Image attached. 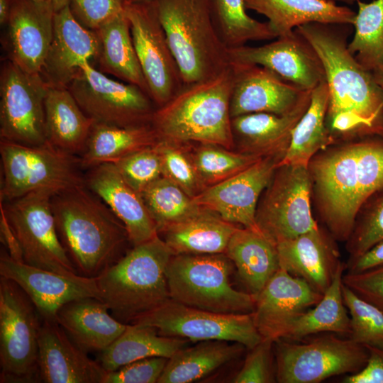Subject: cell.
Returning a JSON list of instances; mask_svg holds the SVG:
<instances>
[{"mask_svg":"<svg viewBox=\"0 0 383 383\" xmlns=\"http://www.w3.org/2000/svg\"><path fill=\"white\" fill-rule=\"evenodd\" d=\"M350 26L309 23L295 28L322 62L329 95L326 125L335 141L383 137V91L349 51Z\"/></svg>","mask_w":383,"mask_h":383,"instance_id":"6da1fadb","label":"cell"},{"mask_svg":"<svg viewBox=\"0 0 383 383\" xmlns=\"http://www.w3.org/2000/svg\"><path fill=\"white\" fill-rule=\"evenodd\" d=\"M60 241L79 274L96 277L115 263L129 241L123 223L86 184L52 196Z\"/></svg>","mask_w":383,"mask_h":383,"instance_id":"7a4b0ae2","label":"cell"},{"mask_svg":"<svg viewBox=\"0 0 383 383\" xmlns=\"http://www.w3.org/2000/svg\"><path fill=\"white\" fill-rule=\"evenodd\" d=\"M233 80L229 65L213 77L184 84L153 113L151 126L159 140L233 148L230 113Z\"/></svg>","mask_w":383,"mask_h":383,"instance_id":"3957f363","label":"cell"},{"mask_svg":"<svg viewBox=\"0 0 383 383\" xmlns=\"http://www.w3.org/2000/svg\"><path fill=\"white\" fill-rule=\"evenodd\" d=\"M172 255L158 235L133 245L96 277L100 299L114 318L131 323L170 299L166 270Z\"/></svg>","mask_w":383,"mask_h":383,"instance_id":"277c9868","label":"cell"},{"mask_svg":"<svg viewBox=\"0 0 383 383\" xmlns=\"http://www.w3.org/2000/svg\"><path fill=\"white\" fill-rule=\"evenodd\" d=\"M184 84L210 79L230 65L213 25L210 0H153Z\"/></svg>","mask_w":383,"mask_h":383,"instance_id":"5b68a950","label":"cell"},{"mask_svg":"<svg viewBox=\"0 0 383 383\" xmlns=\"http://www.w3.org/2000/svg\"><path fill=\"white\" fill-rule=\"evenodd\" d=\"M233 267L225 253L172 255L166 270L170 299L215 313H252L255 297L230 282Z\"/></svg>","mask_w":383,"mask_h":383,"instance_id":"8992f818","label":"cell"},{"mask_svg":"<svg viewBox=\"0 0 383 383\" xmlns=\"http://www.w3.org/2000/svg\"><path fill=\"white\" fill-rule=\"evenodd\" d=\"M0 199L6 202L28 194L48 191L54 195L85 184L80 159L48 141L26 145L1 140Z\"/></svg>","mask_w":383,"mask_h":383,"instance_id":"52a82bcc","label":"cell"},{"mask_svg":"<svg viewBox=\"0 0 383 383\" xmlns=\"http://www.w3.org/2000/svg\"><path fill=\"white\" fill-rule=\"evenodd\" d=\"M41 317L13 280L0 278V382H40L38 335Z\"/></svg>","mask_w":383,"mask_h":383,"instance_id":"ba28073f","label":"cell"},{"mask_svg":"<svg viewBox=\"0 0 383 383\" xmlns=\"http://www.w3.org/2000/svg\"><path fill=\"white\" fill-rule=\"evenodd\" d=\"M276 378L279 383H318L331 377L354 374L368 358L367 348L350 338L333 335L296 343H274Z\"/></svg>","mask_w":383,"mask_h":383,"instance_id":"9c48e42d","label":"cell"},{"mask_svg":"<svg viewBox=\"0 0 383 383\" xmlns=\"http://www.w3.org/2000/svg\"><path fill=\"white\" fill-rule=\"evenodd\" d=\"M311 189L308 166H278L257 204L260 231L277 245L318 228L311 212Z\"/></svg>","mask_w":383,"mask_h":383,"instance_id":"30bf717a","label":"cell"},{"mask_svg":"<svg viewBox=\"0 0 383 383\" xmlns=\"http://www.w3.org/2000/svg\"><path fill=\"white\" fill-rule=\"evenodd\" d=\"M67 87L82 111L96 123L119 127L151 124L157 109L140 87L108 77L89 61L79 67Z\"/></svg>","mask_w":383,"mask_h":383,"instance_id":"8fae6325","label":"cell"},{"mask_svg":"<svg viewBox=\"0 0 383 383\" xmlns=\"http://www.w3.org/2000/svg\"><path fill=\"white\" fill-rule=\"evenodd\" d=\"M48 191L1 203L28 265L63 274H78L59 238Z\"/></svg>","mask_w":383,"mask_h":383,"instance_id":"7c38bea8","label":"cell"},{"mask_svg":"<svg viewBox=\"0 0 383 383\" xmlns=\"http://www.w3.org/2000/svg\"><path fill=\"white\" fill-rule=\"evenodd\" d=\"M131 323L152 326L165 336L197 342L211 340L235 342L248 349L254 348L262 339L252 313H215L171 299Z\"/></svg>","mask_w":383,"mask_h":383,"instance_id":"4fadbf2b","label":"cell"},{"mask_svg":"<svg viewBox=\"0 0 383 383\" xmlns=\"http://www.w3.org/2000/svg\"><path fill=\"white\" fill-rule=\"evenodd\" d=\"M48 84L41 74H30L10 60L0 75L1 140L26 145L48 142L45 98Z\"/></svg>","mask_w":383,"mask_h":383,"instance_id":"5bb4252c","label":"cell"},{"mask_svg":"<svg viewBox=\"0 0 383 383\" xmlns=\"http://www.w3.org/2000/svg\"><path fill=\"white\" fill-rule=\"evenodd\" d=\"M124 11L150 96L157 107L162 106L184 84L154 1L126 4Z\"/></svg>","mask_w":383,"mask_h":383,"instance_id":"9a60e30c","label":"cell"},{"mask_svg":"<svg viewBox=\"0 0 383 383\" xmlns=\"http://www.w3.org/2000/svg\"><path fill=\"white\" fill-rule=\"evenodd\" d=\"M0 275L13 280L24 291L43 321L57 322L58 311L72 301L87 297L100 299L96 277L63 274L34 267L13 260L6 250L1 252Z\"/></svg>","mask_w":383,"mask_h":383,"instance_id":"2e32d148","label":"cell"},{"mask_svg":"<svg viewBox=\"0 0 383 383\" xmlns=\"http://www.w3.org/2000/svg\"><path fill=\"white\" fill-rule=\"evenodd\" d=\"M280 161L277 157H262L238 174L206 187L193 199L226 221L261 232L255 220L259 199Z\"/></svg>","mask_w":383,"mask_h":383,"instance_id":"e0dca14e","label":"cell"},{"mask_svg":"<svg viewBox=\"0 0 383 383\" xmlns=\"http://www.w3.org/2000/svg\"><path fill=\"white\" fill-rule=\"evenodd\" d=\"M228 52L230 63L265 67L304 90L311 91L326 80L320 57L296 29L270 43L245 45Z\"/></svg>","mask_w":383,"mask_h":383,"instance_id":"ac0fdd59","label":"cell"},{"mask_svg":"<svg viewBox=\"0 0 383 383\" xmlns=\"http://www.w3.org/2000/svg\"><path fill=\"white\" fill-rule=\"evenodd\" d=\"M322 296L307 282L279 268L255 297L252 314L258 333L274 342L284 338L293 322Z\"/></svg>","mask_w":383,"mask_h":383,"instance_id":"d6986e66","label":"cell"},{"mask_svg":"<svg viewBox=\"0 0 383 383\" xmlns=\"http://www.w3.org/2000/svg\"><path fill=\"white\" fill-rule=\"evenodd\" d=\"M230 65L233 73L231 118L252 113L287 114L311 91L286 81L265 67L238 63Z\"/></svg>","mask_w":383,"mask_h":383,"instance_id":"ffe728a7","label":"cell"},{"mask_svg":"<svg viewBox=\"0 0 383 383\" xmlns=\"http://www.w3.org/2000/svg\"><path fill=\"white\" fill-rule=\"evenodd\" d=\"M55 13L49 1H13L6 24L9 60L28 73L41 74L52 42Z\"/></svg>","mask_w":383,"mask_h":383,"instance_id":"44dd1931","label":"cell"},{"mask_svg":"<svg viewBox=\"0 0 383 383\" xmlns=\"http://www.w3.org/2000/svg\"><path fill=\"white\" fill-rule=\"evenodd\" d=\"M38 368L45 383H104L107 371L67 336L57 322L42 321Z\"/></svg>","mask_w":383,"mask_h":383,"instance_id":"7402d4cb","label":"cell"},{"mask_svg":"<svg viewBox=\"0 0 383 383\" xmlns=\"http://www.w3.org/2000/svg\"><path fill=\"white\" fill-rule=\"evenodd\" d=\"M84 182L123 223L133 245L158 235L140 194L128 184L112 162L89 168Z\"/></svg>","mask_w":383,"mask_h":383,"instance_id":"603a6c76","label":"cell"},{"mask_svg":"<svg viewBox=\"0 0 383 383\" xmlns=\"http://www.w3.org/2000/svg\"><path fill=\"white\" fill-rule=\"evenodd\" d=\"M334 240L318 227L277 243L280 268L323 294L342 264Z\"/></svg>","mask_w":383,"mask_h":383,"instance_id":"cb8c5ba5","label":"cell"},{"mask_svg":"<svg viewBox=\"0 0 383 383\" xmlns=\"http://www.w3.org/2000/svg\"><path fill=\"white\" fill-rule=\"evenodd\" d=\"M95 31L80 24L68 6L55 12L52 42L41 75L48 85L67 87L84 62L96 57Z\"/></svg>","mask_w":383,"mask_h":383,"instance_id":"d4e9b609","label":"cell"},{"mask_svg":"<svg viewBox=\"0 0 383 383\" xmlns=\"http://www.w3.org/2000/svg\"><path fill=\"white\" fill-rule=\"evenodd\" d=\"M311 95V91H308L294 110L285 115L252 113L231 118L234 145L240 152L282 160L294 127L309 106Z\"/></svg>","mask_w":383,"mask_h":383,"instance_id":"484cf974","label":"cell"},{"mask_svg":"<svg viewBox=\"0 0 383 383\" xmlns=\"http://www.w3.org/2000/svg\"><path fill=\"white\" fill-rule=\"evenodd\" d=\"M57 323L87 353L103 351L128 326L114 318L104 301L94 297L64 305L57 312Z\"/></svg>","mask_w":383,"mask_h":383,"instance_id":"4316f807","label":"cell"},{"mask_svg":"<svg viewBox=\"0 0 383 383\" xmlns=\"http://www.w3.org/2000/svg\"><path fill=\"white\" fill-rule=\"evenodd\" d=\"M246 9L267 18L277 37L292 32L296 27L321 23L353 25L356 13L345 6L324 0H244Z\"/></svg>","mask_w":383,"mask_h":383,"instance_id":"83f0119b","label":"cell"},{"mask_svg":"<svg viewBox=\"0 0 383 383\" xmlns=\"http://www.w3.org/2000/svg\"><path fill=\"white\" fill-rule=\"evenodd\" d=\"M45 113L48 141L79 157L95 121L82 111L66 87L48 86Z\"/></svg>","mask_w":383,"mask_h":383,"instance_id":"f1b7e54d","label":"cell"},{"mask_svg":"<svg viewBox=\"0 0 383 383\" xmlns=\"http://www.w3.org/2000/svg\"><path fill=\"white\" fill-rule=\"evenodd\" d=\"M225 254L248 292L255 297L280 268L277 245L262 233L238 227Z\"/></svg>","mask_w":383,"mask_h":383,"instance_id":"f546056e","label":"cell"},{"mask_svg":"<svg viewBox=\"0 0 383 383\" xmlns=\"http://www.w3.org/2000/svg\"><path fill=\"white\" fill-rule=\"evenodd\" d=\"M95 32L99 42L95 59L101 72L111 74L124 82L136 85L150 96L125 11L101 26Z\"/></svg>","mask_w":383,"mask_h":383,"instance_id":"4dcf8cb0","label":"cell"},{"mask_svg":"<svg viewBox=\"0 0 383 383\" xmlns=\"http://www.w3.org/2000/svg\"><path fill=\"white\" fill-rule=\"evenodd\" d=\"M237 228L235 224L202 208L196 215L160 233L163 235L162 239L173 255L217 254L225 253Z\"/></svg>","mask_w":383,"mask_h":383,"instance_id":"1f68e13d","label":"cell"},{"mask_svg":"<svg viewBox=\"0 0 383 383\" xmlns=\"http://www.w3.org/2000/svg\"><path fill=\"white\" fill-rule=\"evenodd\" d=\"M245 348L238 343L218 340L184 347L168 358L157 383L198 381L238 357Z\"/></svg>","mask_w":383,"mask_h":383,"instance_id":"d6a6232c","label":"cell"},{"mask_svg":"<svg viewBox=\"0 0 383 383\" xmlns=\"http://www.w3.org/2000/svg\"><path fill=\"white\" fill-rule=\"evenodd\" d=\"M188 340L160 335L152 326L128 323L125 331L100 352L99 362L107 372L152 357L170 358L186 347Z\"/></svg>","mask_w":383,"mask_h":383,"instance_id":"836d02e7","label":"cell"},{"mask_svg":"<svg viewBox=\"0 0 383 383\" xmlns=\"http://www.w3.org/2000/svg\"><path fill=\"white\" fill-rule=\"evenodd\" d=\"M159 138L151 126L119 127L94 123L85 148L79 157L82 168L112 162L157 143Z\"/></svg>","mask_w":383,"mask_h":383,"instance_id":"e575fe53","label":"cell"},{"mask_svg":"<svg viewBox=\"0 0 383 383\" xmlns=\"http://www.w3.org/2000/svg\"><path fill=\"white\" fill-rule=\"evenodd\" d=\"M328 89L326 80L311 91L306 111L294 127L289 146L278 166H308L312 157L335 143L326 125Z\"/></svg>","mask_w":383,"mask_h":383,"instance_id":"d590c367","label":"cell"},{"mask_svg":"<svg viewBox=\"0 0 383 383\" xmlns=\"http://www.w3.org/2000/svg\"><path fill=\"white\" fill-rule=\"evenodd\" d=\"M345 269V265L342 262L321 299L293 322L282 339L299 340L322 333L349 335L350 319L342 294Z\"/></svg>","mask_w":383,"mask_h":383,"instance_id":"8d00e7d4","label":"cell"},{"mask_svg":"<svg viewBox=\"0 0 383 383\" xmlns=\"http://www.w3.org/2000/svg\"><path fill=\"white\" fill-rule=\"evenodd\" d=\"M210 6L214 27L228 50L248 41L277 38L267 22L247 13L244 0H210Z\"/></svg>","mask_w":383,"mask_h":383,"instance_id":"74e56055","label":"cell"},{"mask_svg":"<svg viewBox=\"0 0 383 383\" xmlns=\"http://www.w3.org/2000/svg\"><path fill=\"white\" fill-rule=\"evenodd\" d=\"M356 2L355 33L348 50L365 70L383 71V0Z\"/></svg>","mask_w":383,"mask_h":383,"instance_id":"f35d334b","label":"cell"},{"mask_svg":"<svg viewBox=\"0 0 383 383\" xmlns=\"http://www.w3.org/2000/svg\"><path fill=\"white\" fill-rule=\"evenodd\" d=\"M140 196L156 226L158 234L165 228L196 215L202 210L192 197L163 176L145 187Z\"/></svg>","mask_w":383,"mask_h":383,"instance_id":"ab89813d","label":"cell"},{"mask_svg":"<svg viewBox=\"0 0 383 383\" xmlns=\"http://www.w3.org/2000/svg\"><path fill=\"white\" fill-rule=\"evenodd\" d=\"M199 144L192 157L206 188L238 174L262 158L240 152H233L218 145Z\"/></svg>","mask_w":383,"mask_h":383,"instance_id":"60d3db41","label":"cell"},{"mask_svg":"<svg viewBox=\"0 0 383 383\" xmlns=\"http://www.w3.org/2000/svg\"><path fill=\"white\" fill-rule=\"evenodd\" d=\"M344 304L349 311L348 338L364 346L383 348V313L342 284Z\"/></svg>","mask_w":383,"mask_h":383,"instance_id":"b9f144b4","label":"cell"},{"mask_svg":"<svg viewBox=\"0 0 383 383\" xmlns=\"http://www.w3.org/2000/svg\"><path fill=\"white\" fill-rule=\"evenodd\" d=\"M383 240V189L372 195L361 208L346 241L350 259L356 258Z\"/></svg>","mask_w":383,"mask_h":383,"instance_id":"7bdbcfd3","label":"cell"},{"mask_svg":"<svg viewBox=\"0 0 383 383\" xmlns=\"http://www.w3.org/2000/svg\"><path fill=\"white\" fill-rule=\"evenodd\" d=\"M184 144L160 140L157 143L162 165V174L194 198L206 187L202 184Z\"/></svg>","mask_w":383,"mask_h":383,"instance_id":"ee69618b","label":"cell"},{"mask_svg":"<svg viewBox=\"0 0 383 383\" xmlns=\"http://www.w3.org/2000/svg\"><path fill=\"white\" fill-rule=\"evenodd\" d=\"M158 143V142H157ZM123 179L140 194L162 177V165L157 143L112 162Z\"/></svg>","mask_w":383,"mask_h":383,"instance_id":"f6af8a7d","label":"cell"},{"mask_svg":"<svg viewBox=\"0 0 383 383\" xmlns=\"http://www.w3.org/2000/svg\"><path fill=\"white\" fill-rule=\"evenodd\" d=\"M274 341L262 340L246 356L243 365L232 382L271 383L277 382Z\"/></svg>","mask_w":383,"mask_h":383,"instance_id":"bcb514c9","label":"cell"},{"mask_svg":"<svg viewBox=\"0 0 383 383\" xmlns=\"http://www.w3.org/2000/svg\"><path fill=\"white\" fill-rule=\"evenodd\" d=\"M126 5V0H68L75 19L94 31L123 13Z\"/></svg>","mask_w":383,"mask_h":383,"instance_id":"7dc6e473","label":"cell"},{"mask_svg":"<svg viewBox=\"0 0 383 383\" xmlns=\"http://www.w3.org/2000/svg\"><path fill=\"white\" fill-rule=\"evenodd\" d=\"M167 360L152 357L134 361L107 372L104 383H157Z\"/></svg>","mask_w":383,"mask_h":383,"instance_id":"c3c4849f","label":"cell"},{"mask_svg":"<svg viewBox=\"0 0 383 383\" xmlns=\"http://www.w3.org/2000/svg\"><path fill=\"white\" fill-rule=\"evenodd\" d=\"M343 283L383 313V265L357 273L346 272Z\"/></svg>","mask_w":383,"mask_h":383,"instance_id":"681fc988","label":"cell"},{"mask_svg":"<svg viewBox=\"0 0 383 383\" xmlns=\"http://www.w3.org/2000/svg\"><path fill=\"white\" fill-rule=\"evenodd\" d=\"M368 358L359 372L345 375L343 383H383V348L365 346Z\"/></svg>","mask_w":383,"mask_h":383,"instance_id":"f907efd6","label":"cell"},{"mask_svg":"<svg viewBox=\"0 0 383 383\" xmlns=\"http://www.w3.org/2000/svg\"><path fill=\"white\" fill-rule=\"evenodd\" d=\"M0 238L9 257L16 261L23 262L20 243L9 224L1 203L0 204Z\"/></svg>","mask_w":383,"mask_h":383,"instance_id":"816d5d0a","label":"cell"},{"mask_svg":"<svg viewBox=\"0 0 383 383\" xmlns=\"http://www.w3.org/2000/svg\"><path fill=\"white\" fill-rule=\"evenodd\" d=\"M381 265H383V240L363 255L349 259L345 268L347 272L357 273Z\"/></svg>","mask_w":383,"mask_h":383,"instance_id":"f5cc1de1","label":"cell"},{"mask_svg":"<svg viewBox=\"0 0 383 383\" xmlns=\"http://www.w3.org/2000/svg\"><path fill=\"white\" fill-rule=\"evenodd\" d=\"M13 0H0V23L4 26L7 23Z\"/></svg>","mask_w":383,"mask_h":383,"instance_id":"db71d44e","label":"cell"},{"mask_svg":"<svg viewBox=\"0 0 383 383\" xmlns=\"http://www.w3.org/2000/svg\"><path fill=\"white\" fill-rule=\"evenodd\" d=\"M55 12H57L67 6H68V0H49Z\"/></svg>","mask_w":383,"mask_h":383,"instance_id":"11a10c76","label":"cell"},{"mask_svg":"<svg viewBox=\"0 0 383 383\" xmlns=\"http://www.w3.org/2000/svg\"><path fill=\"white\" fill-rule=\"evenodd\" d=\"M373 77L383 91V71L375 72L372 73Z\"/></svg>","mask_w":383,"mask_h":383,"instance_id":"9f6ffc18","label":"cell"},{"mask_svg":"<svg viewBox=\"0 0 383 383\" xmlns=\"http://www.w3.org/2000/svg\"><path fill=\"white\" fill-rule=\"evenodd\" d=\"M324 1H329V2L333 3V4H338V3H343V4H353L356 1V0H324Z\"/></svg>","mask_w":383,"mask_h":383,"instance_id":"6f0895ef","label":"cell"},{"mask_svg":"<svg viewBox=\"0 0 383 383\" xmlns=\"http://www.w3.org/2000/svg\"><path fill=\"white\" fill-rule=\"evenodd\" d=\"M151 1V0H126V4L140 3V2H145V1Z\"/></svg>","mask_w":383,"mask_h":383,"instance_id":"680465c9","label":"cell"},{"mask_svg":"<svg viewBox=\"0 0 383 383\" xmlns=\"http://www.w3.org/2000/svg\"><path fill=\"white\" fill-rule=\"evenodd\" d=\"M33 1L44 2V1H48L49 0H33Z\"/></svg>","mask_w":383,"mask_h":383,"instance_id":"91938a15","label":"cell"}]
</instances>
